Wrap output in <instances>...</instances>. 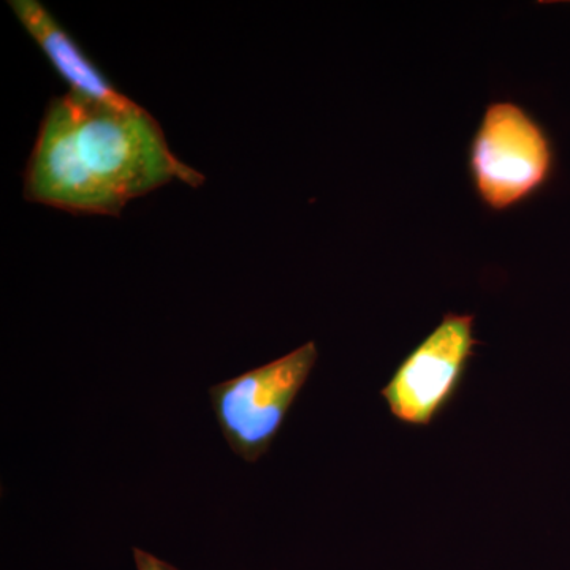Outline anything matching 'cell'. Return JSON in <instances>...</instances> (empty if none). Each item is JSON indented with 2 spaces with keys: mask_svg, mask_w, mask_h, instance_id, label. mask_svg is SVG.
Returning a JSON list of instances; mask_svg holds the SVG:
<instances>
[{
  "mask_svg": "<svg viewBox=\"0 0 570 570\" xmlns=\"http://www.w3.org/2000/svg\"><path fill=\"white\" fill-rule=\"evenodd\" d=\"M472 314L448 313L396 367L381 390L390 414L409 426H430L456 396L478 337Z\"/></svg>",
  "mask_w": 570,
  "mask_h": 570,
  "instance_id": "4",
  "label": "cell"
},
{
  "mask_svg": "<svg viewBox=\"0 0 570 570\" xmlns=\"http://www.w3.org/2000/svg\"><path fill=\"white\" fill-rule=\"evenodd\" d=\"M171 181L198 187L205 176L171 151L145 108L69 92L45 111L24 171V197L67 213L118 217L130 200Z\"/></svg>",
  "mask_w": 570,
  "mask_h": 570,
  "instance_id": "1",
  "label": "cell"
},
{
  "mask_svg": "<svg viewBox=\"0 0 570 570\" xmlns=\"http://www.w3.org/2000/svg\"><path fill=\"white\" fill-rule=\"evenodd\" d=\"M314 341L275 362L209 389V400L225 441L246 463L268 452L284 420L317 362Z\"/></svg>",
  "mask_w": 570,
  "mask_h": 570,
  "instance_id": "3",
  "label": "cell"
},
{
  "mask_svg": "<svg viewBox=\"0 0 570 570\" xmlns=\"http://www.w3.org/2000/svg\"><path fill=\"white\" fill-rule=\"evenodd\" d=\"M10 7L24 31L70 86L73 96L111 107H129L135 104L105 77L104 71L89 59L47 7L37 0H10Z\"/></svg>",
  "mask_w": 570,
  "mask_h": 570,
  "instance_id": "5",
  "label": "cell"
},
{
  "mask_svg": "<svg viewBox=\"0 0 570 570\" xmlns=\"http://www.w3.org/2000/svg\"><path fill=\"white\" fill-rule=\"evenodd\" d=\"M557 171L546 127L512 100L487 105L468 149V174L480 205L505 213L542 193Z\"/></svg>",
  "mask_w": 570,
  "mask_h": 570,
  "instance_id": "2",
  "label": "cell"
},
{
  "mask_svg": "<svg viewBox=\"0 0 570 570\" xmlns=\"http://www.w3.org/2000/svg\"><path fill=\"white\" fill-rule=\"evenodd\" d=\"M134 561L137 570H178L175 566L168 564L167 561L160 560V558L154 557L149 551L134 549Z\"/></svg>",
  "mask_w": 570,
  "mask_h": 570,
  "instance_id": "6",
  "label": "cell"
}]
</instances>
